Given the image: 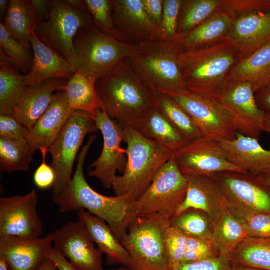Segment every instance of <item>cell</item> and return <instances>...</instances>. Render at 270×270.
I'll list each match as a JSON object with an SVG mask.
<instances>
[{"mask_svg":"<svg viewBox=\"0 0 270 270\" xmlns=\"http://www.w3.org/2000/svg\"><path fill=\"white\" fill-rule=\"evenodd\" d=\"M210 176L218 185L227 209L242 222L258 214H270V190L258 176L236 172Z\"/></svg>","mask_w":270,"mask_h":270,"instance_id":"9","label":"cell"},{"mask_svg":"<svg viewBox=\"0 0 270 270\" xmlns=\"http://www.w3.org/2000/svg\"><path fill=\"white\" fill-rule=\"evenodd\" d=\"M170 220L138 216L120 241L130 258L133 270H172L166 254L164 234Z\"/></svg>","mask_w":270,"mask_h":270,"instance_id":"6","label":"cell"},{"mask_svg":"<svg viewBox=\"0 0 270 270\" xmlns=\"http://www.w3.org/2000/svg\"><path fill=\"white\" fill-rule=\"evenodd\" d=\"M155 96L157 108L184 138L191 142L202 137L191 117L172 98L164 94Z\"/></svg>","mask_w":270,"mask_h":270,"instance_id":"34","label":"cell"},{"mask_svg":"<svg viewBox=\"0 0 270 270\" xmlns=\"http://www.w3.org/2000/svg\"><path fill=\"white\" fill-rule=\"evenodd\" d=\"M98 130L94 117L90 114L80 110L72 114L48 148L52 157V166L56 174L53 195L60 192L70 181L74 162L85 137Z\"/></svg>","mask_w":270,"mask_h":270,"instance_id":"10","label":"cell"},{"mask_svg":"<svg viewBox=\"0 0 270 270\" xmlns=\"http://www.w3.org/2000/svg\"><path fill=\"white\" fill-rule=\"evenodd\" d=\"M52 233L54 248L79 270H104L102 254L84 224L70 222Z\"/></svg>","mask_w":270,"mask_h":270,"instance_id":"17","label":"cell"},{"mask_svg":"<svg viewBox=\"0 0 270 270\" xmlns=\"http://www.w3.org/2000/svg\"><path fill=\"white\" fill-rule=\"evenodd\" d=\"M220 5L216 0L190 1L184 12L179 32L188 33L210 16Z\"/></svg>","mask_w":270,"mask_h":270,"instance_id":"39","label":"cell"},{"mask_svg":"<svg viewBox=\"0 0 270 270\" xmlns=\"http://www.w3.org/2000/svg\"><path fill=\"white\" fill-rule=\"evenodd\" d=\"M30 2L40 22L48 20L50 16V0H30Z\"/></svg>","mask_w":270,"mask_h":270,"instance_id":"49","label":"cell"},{"mask_svg":"<svg viewBox=\"0 0 270 270\" xmlns=\"http://www.w3.org/2000/svg\"><path fill=\"white\" fill-rule=\"evenodd\" d=\"M244 223L228 209L212 222V238L220 256L228 257L247 238Z\"/></svg>","mask_w":270,"mask_h":270,"instance_id":"31","label":"cell"},{"mask_svg":"<svg viewBox=\"0 0 270 270\" xmlns=\"http://www.w3.org/2000/svg\"><path fill=\"white\" fill-rule=\"evenodd\" d=\"M38 196L32 190L24 195L0 198V237L38 238L44 226L37 212Z\"/></svg>","mask_w":270,"mask_h":270,"instance_id":"16","label":"cell"},{"mask_svg":"<svg viewBox=\"0 0 270 270\" xmlns=\"http://www.w3.org/2000/svg\"><path fill=\"white\" fill-rule=\"evenodd\" d=\"M112 270H132L130 267L126 266H122L120 268H118L116 269H114Z\"/></svg>","mask_w":270,"mask_h":270,"instance_id":"59","label":"cell"},{"mask_svg":"<svg viewBox=\"0 0 270 270\" xmlns=\"http://www.w3.org/2000/svg\"><path fill=\"white\" fill-rule=\"evenodd\" d=\"M171 225L188 237L211 238L212 221L205 212L196 209L188 210L174 216Z\"/></svg>","mask_w":270,"mask_h":270,"instance_id":"37","label":"cell"},{"mask_svg":"<svg viewBox=\"0 0 270 270\" xmlns=\"http://www.w3.org/2000/svg\"><path fill=\"white\" fill-rule=\"evenodd\" d=\"M243 223L248 237L270 238V214H258Z\"/></svg>","mask_w":270,"mask_h":270,"instance_id":"46","label":"cell"},{"mask_svg":"<svg viewBox=\"0 0 270 270\" xmlns=\"http://www.w3.org/2000/svg\"><path fill=\"white\" fill-rule=\"evenodd\" d=\"M30 130L12 115L0 114V138L28 142Z\"/></svg>","mask_w":270,"mask_h":270,"instance_id":"44","label":"cell"},{"mask_svg":"<svg viewBox=\"0 0 270 270\" xmlns=\"http://www.w3.org/2000/svg\"><path fill=\"white\" fill-rule=\"evenodd\" d=\"M184 176H210L224 172L247 174L232 164L218 140L202 137L172 154Z\"/></svg>","mask_w":270,"mask_h":270,"instance_id":"15","label":"cell"},{"mask_svg":"<svg viewBox=\"0 0 270 270\" xmlns=\"http://www.w3.org/2000/svg\"><path fill=\"white\" fill-rule=\"evenodd\" d=\"M232 22L228 14H218L195 30L186 33L182 44L187 48H194L200 45L214 40L230 29Z\"/></svg>","mask_w":270,"mask_h":270,"instance_id":"36","label":"cell"},{"mask_svg":"<svg viewBox=\"0 0 270 270\" xmlns=\"http://www.w3.org/2000/svg\"><path fill=\"white\" fill-rule=\"evenodd\" d=\"M218 141L228 160L235 166L255 176L270 174V150L264 149L258 140L237 132L232 140Z\"/></svg>","mask_w":270,"mask_h":270,"instance_id":"19","label":"cell"},{"mask_svg":"<svg viewBox=\"0 0 270 270\" xmlns=\"http://www.w3.org/2000/svg\"><path fill=\"white\" fill-rule=\"evenodd\" d=\"M77 216L86 226L98 249L106 255L108 265L130 266V258L128 251L104 220L84 209L77 211Z\"/></svg>","mask_w":270,"mask_h":270,"instance_id":"25","label":"cell"},{"mask_svg":"<svg viewBox=\"0 0 270 270\" xmlns=\"http://www.w3.org/2000/svg\"><path fill=\"white\" fill-rule=\"evenodd\" d=\"M142 2L148 14L160 29L163 16V0H142Z\"/></svg>","mask_w":270,"mask_h":270,"instance_id":"48","label":"cell"},{"mask_svg":"<svg viewBox=\"0 0 270 270\" xmlns=\"http://www.w3.org/2000/svg\"><path fill=\"white\" fill-rule=\"evenodd\" d=\"M31 46L34 52L30 72L24 76L26 86H36L51 78L70 80L75 73L70 62L44 44L32 33Z\"/></svg>","mask_w":270,"mask_h":270,"instance_id":"21","label":"cell"},{"mask_svg":"<svg viewBox=\"0 0 270 270\" xmlns=\"http://www.w3.org/2000/svg\"><path fill=\"white\" fill-rule=\"evenodd\" d=\"M87 10L74 8L64 0H50V18L40 22L35 30L44 44L70 64L74 58L73 44L76 34L81 28L93 24Z\"/></svg>","mask_w":270,"mask_h":270,"instance_id":"11","label":"cell"},{"mask_svg":"<svg viewBox=\"0 0 270 270\" xmlns=\"http://www.w3.org/2000/svg\"><path fill=\"white\" fill-rule=\"evenodd\" d=\"M53 248L51 232L38 238L0 237V258L9 270H38L50 260Z\"/></svg>","mask_w":270,"mask_h":270,"instance_id":"18","label":"cell"},{"mask_svg":"<svg viewBox=\"0 0 270 270\" xmlns=\"http://www.w3.org/2000/svg\"><path fill=\"white\" fill-rule=\"evenodd\" d=\"M94 118L102 134L104 146L99 157L90 166L88 176L99 180L104 188H110L116 172H124L126 164V150L121 148L124 128L100 108L96 110Z\"/></svg>","mask_w":270,"mask_h":270,"instance_id":"14","label":"cell"},{"mask_svg":"<svg viewBox=\"0 0 270 270\" xmlns=\"http://www.w3.org/2000/svg\"><path fill=\"white\" fill-rule=\"evenodd\" d=\"M230 34L234 45L248 56L270 42V10L250 11L232 24Z\"/></svg>","mask_w":270,"mask_h":270,"instance_id":"24","label":"cell"},{"mask_svg":"<svg viewBox=\"0 0 270 270\" xmlns=\"http://www.w3.org/2000/svg\"><path fill=\"white\" fill-rule=\"evenodd\" d=\"M232 264L270 270V238L248 237L231 254Z\"/></svg>","mask_w":270,"mask_h":270,"instance_id":"33","label":"cell"},{"mask_svg":"<svg viewBox=\"0 0 270 270\" xmlns=\"http://www.w3.org/2000/svg\"><path fill=\"white\" fill-rule=\"evenodd\" d=\"M232 264L230 258L218 257L188 264H180L172 270H231Z\"/></svg>","mask_w":270,"mask_h":270,"instance_id":"47","label":"cell"},{"mask_svg":"<svg viewBox=\"0 0 270 270\" xmlns=\"http://www.w3.org/2000/svg\"><path fill=\"white\" fill-rule=\"evenodd\" d=\"M183 1L163 0V16L160 28L162 40L170 42L176 38L178 14Z\"/></svg>","mask_w":270,"mask_h":270,"instance_id":"43","label":"cell"},{"mask_svg":"<svg viewBox=\"0 0 270 270\" xmlns=\"http://www.w3.org/2000/svg\"><path fill=\"white\" fill-rule=\"evenodd\" d=\"M258 177L261 181L270 190V174L264 176H258Z\"/></svg>","mask_w":270,"mask_h":270,"instance_id":"57","label":"cell"},{"mask_svg":"<svg viewBox=\"0 0 270 270\" xmlns=\"http://www.w3.org/2000/svg\"><path fill=\"white\" fill-rule=\"evenodd\" d=\"M124 61L98 80L96 88L100 109L124 128L139 130L144 116L156 106V96Z\"/></svg>","mask_w":270,"mask_h":270,"instance_id":"2","label":"cell"},{"mask_svg":"<svg viewBox=\"0 0 270 270\" xmlns=\"http://www.w3.org/2000/svg\"><path fill=\"white\" fill-rule=\"evenodd\" d=\"M259 108L265 114L270 113V84L255 93Z\"/></svg>","mask_w":270,"mask_h":270,"instance_id":"50","label":"cell"},{"mask_svg":"<svg viewBox=\"0 0 270 270\" xmlns=\"http://www.w3.org/2000/svg\"><path fill=\"white\" fill-rule=\"evenodd\" d=\"M203 50L190 49L178 52L182 76L186 89L212 96L222 84V78L234 63L232 48L216 46Z\"/></svg>","mask_w":270,"mask_h":270,"instance_id":"8","label":"cell"},{"mask_svg":"<svg viewBox=\"0 0 270 270\" xmlns=\"http://www.w3.org/2000/svg\"><path fill=\"white\" fill-rule=\"evenodd\" d=\"M86 8L94 22L101 31L116 38V34L111 16L112 1L108 0H85Z\"/></svg>","mask_w":270,"mask_h":270,"instance_id":"42","label":"cell"},{"mask_svg":"<svg viewBox=\"0 0 270 270\" xmlns=\"http://www.w3.org/2000/svg\"><path fill=\"white\" fill-rule=\"evenodd\" d=\"M42 156V162L37 168L34 175V181L36 186L40 189L46 190L53 186L56 180V174L52 166L46 163V156L48 148H40Z\"/></svg>","mask_w":270,"mask_h":270,"instance_id":"45","label":"cell"},{"mask_svg":"<svg viewBox=\"0 0 270 270\" xmlns=\"http://www.w3.org/2000/svg\"><path fill=\"white\" fill-rule=\"evenodd\" d=\"M0 270H9L5 261L0 258Z\"/></svg>","mask_w":270,"mask_h":270,"instance_id":"58","label":"cell"},{"mask_svg":"<svg viewBox=\"0 0 270 270\" xmlns=\"http://www.w3.org/2000/svg\"><path fill=\"white\" fill-rule=\"evenodd\" d=\"M38 270H58L56 264L50 260H47Z\"/></svg>","mask_w":270,"mask_h":270,"instance_id":"55","label":"cell"},{"mask_svg":"<svg viewBox=\"0 0 270 270\" xmlns=\"http://www.w3.org/2000/svg\"><path fill=\"white\" fill-rule=\"evenodd\" d=\"M26 86L22 75L0 50V114L12 115Z\"/></svg>","mask_w":270,"mask_h":270,"instance_id":"32","label":"cell"},{"mask_svg":"<svg viewBox=\"0 0 270 270\" xmlns=\"http://www.w3.org/2000/svg\"><path fill=\"white\" fill-rule=\"evenodd\" d=\"M10 0H0V18L2 20L6 16Z\"/></svg>","mask_w":270,"mask_h":270,"instance_id":"53","label":"cell"},{"mask_svg":"<svg viewBox=\"0 0 270 270\" xmlns=\"http://www.w3.org/2000/svg\"><path fill=\"white\" fill-rule=\"evenodd\" d=\"M138 131L172 153L190 142L176 130L156 106L144 116Z\"/></svg>","mask_w":270,"mask_h":270,"instance_id":"29","label":"cell"},{"mask_svg":"<svg viewBox=\"0 0 270 270\" xmlns=\"http://www.w3.org/2000/svg\"><path fill=\"white\" fill-rule=\"evenodd\" d=\"M187 188V178L180 171L172 154L158 171L148 188L136 200L135 216L170 220L184 202Z\"/></svg>","mask_w":270,"mask_h":270,"instance_id":"7","label":"cell"},{"mask_svg":"<svg viewBox=\"0 0 270 270\" xmlns=\"http://www.w3.org/2000/svg\"><path fill=\"white\" fill-rule=\"evenodd\" d=\"M0 50L8 60L17 69L28 74L30 71L32 58L30 48L23 46L0 22Z\"/></svg>","mask_w":270,"mask_h":270,"instance_id":"38","label":"cell"},{"mask_svg":"<svg viewBox=\"0 0 270 270\" xmlns=\"http://www.w3.org/2000/svg\"><path fill=\"white\" fill-rule=\"evenodd\" d=\"M128 59L132 70L154 95L186 88L177 52L170 42H141Z\"/></svg>","mask_w":270,"mask_h":270,"instance_id":"5","label":"cell"},{"mask_svg":"<svg viewBox=\"0 0 270 270\" xmlns=\"http://www.w3.org/2000/svg\"><path fill=\"white\" fill-rule=\"evenodd\" d=\"M262 132H265L270 135V113H266L262 124Z\"/></svg>","mask_w":270,"mask_h":270,"instance_id":"54","label":"cell"},{"mask_svg":"<svg viewBox=\"0 0 270 270\" xmlns=\"http://www.w3.org/2000/svg\"><path fill=\"white\" fill-rule=\"evenodd\" d=\"M74 112L62 92H56L46 110L30 130L28 143L33 150L49 148Z\"/></svg>","mask_w":270,"mask_h":270,"instance_id":"23","label":"cell"},{"mask_svg":"<svg viewBox=\"0 0 270 270\" xmlns=\"http://www.w3.org/2000/svg\"><path fill=\"white\" fill-rule=\"evenodd\" d=\"M188 188L185 200L175 216L191 208L201 210L216 220L226 210L222 194L210 176H185Z\"/></svg>","mask_w":270,"mask_h":270,"instance_id":"20","label":"cell"},{"mask_svg":"<svg viewBox=\"0 0 270 270\" xmlns=\"http://www.w3.org/2000/svg\"><path fill=\"white\" fill-rule=\"evenodd\" d=\"M66 4L71 7L80 10H87L84 0H64Z\"/></svg>","mask_w":270,"mask_h":270,"instance_id":"52","label":"cell"},{"mask_svg":"<svg viewBox=\"0 0 270 270\" xmlns=\"http://www.w3.org/2000/svg\"><path fill=\"white\" fill-rule=\"evenodd\" d=\"M188 237L171 224L164 234V245L172 268L181 264L186 252Z\"/></svg>","mask_w":270,"mask_h":270,"instance_id":"40","label":"cell"},{"mask_svg":"<svg viewBox=\"0 0 270 270\" xmlns=\"http://www.w3.org/2000/svg\"><path fill=\"white\" fill-rule=\"evenodd\" d=\"M112 6L117 23L148 41L161 39L160 29L148 14L142 0H113Z\"/></svg>","mask_w":270,"mask_h":270,"instance_id":"26","label":"cell"},{"mask_svg":"<svg viewBox=\"0 0 270 270\" xmlns=\"http://www.w3.org/2000/svg\"><path fill=\"white\" fill-rule=\"evenodd\" d=\"M62 92L68 104L74 112L83 111L94 117L96 110L101 108L96 82L80 72L74 73Z\"/></svg>","mask_w":270,"mask_h":270,"instance_id":"30","label":"cell"},{"mask_svg":"<svg viewBox=\"0 0 270 270\" xmlns=\"http://www.w3.org/2000/svg\"><path fill=\"white\" fill-rule=\"evenodd\" d=\"M220 256L211 238L188 237L186 252L181 264L213 258Z\"/></svg>","mask_w":270,"mask_h":270,"instance_id":"41","label":"cell"},{"mask_svg":"<svg viewBox=\"0 0 270 270\" xmlns=\"http://www.w3.org/2000/svg\"><path fill=\"white\" fill-rule=\"evenodd\" d=\"M34 153L28 142L0 138V172L28 171Z\"/></svg>","mask_w":270,"mask_h":270,"instance_id":"35","label":"cell"},{"mask_svg":"<svg viewBox=\"0 0 270 270\" xmlns=\"http://www.w3.org/2000/svg\"><path fill=\"white\" fill-rule=\"evenodd\" d=\"M231 270H264L260 268L232 264Z\"/></svg>","mask_w":270,"mask_h":270,"instance_id":"56","label":"cell"},{"mask_svg":"<svg viewBox=\"0 0 270 270\" xmlns=\"http://www.w3.org/2000/svg\"><path fill=\"white\" fill-rule=\"evenodd\" d=\"M211 96L229 114L238 132L259 140L265 113L258 106L250 83L228 81Z\"/></svg>","mask_w":270,"mask_h":270,"instance_id":"13","label":"cell"},{"mask_svg":"<svg viewBox=\"0 0 270 270\" xmlns=\"http://www.w3.org/2000/svg\"><path fill=\"white\" fill-rule=\"evenodd\" d=\"M228 81L250 83L256 93L270 84V42L262 46L232 69Z\"/></svg>","mask_w":270,"mask_h":270,"instance_id":"27","label":"cell"},{"mask_svg":"<svg viewBox=\"0 0 270 270\" xmlns=\"http://www.w3.org/2000/svg\"><path fill=\"white\" fill-rule=\"evenodd\" d=\"M73 44L71 65L75 72L96 82L131 57L137 46L120 41L99 30L93 24L80 29Z\"/></svg>","mask_w":270,"mask_h":270,"instance_id":"4","label":"cell"},{"mask_svg":"<svg viewBox=\"0 0 270 270\" xmlns=\"http://www.w3.org/2000/svg\"><path fill=\"white\" fill-rule=\"evenodd\" d=\"M160 94L170 97L189 114L202 137L217 140L235 138L238 132L231 118L212 96L186 88Z\"/></svg>","mask_w":270,"mask_h":270,"instance_id":"12","label":"cell"},{"mask_svg":"<svg viewBox=\"0 0 270 270\" xmlns=\"http://www.w3.org/2000/svg\"><path fill=\"white\" fill-rule=\"evenodd\" d=\"M50 259L56 264L58 270H79L54 248Z\"/></svg>","mask_w":270,"mask_h":270,"instance_id":"51","label":"cell"},{"mask_svg":"<svg viewBox=\"0 0 270 270\" xmlns=\"http://www.w3.org/2000/svg\"><path fill=\"white\" fill-rule=\"evenodd\" d=\"M127 162L112 188L116 196L130 195L136 200L148 188L160 168L172 153L132 128H124Z\"/></svg>","mask_w":270,"mask_h":270,"instance_id":"3","label":"cell"},{"mask_svg":"<svg viewBox=\"0 0 270 270\" xmlns=\"http://www.w3.org/2000/svg\"><path fill=\"white\" fill-rule=\"evenodd\" d=\"M90 136L78 156L74 175L66 186L52 200L62 212L84 209L104 220L121 241L129 226L135 219L136 200L130 195L108 196L94 190L88 184L84 172L87 154L96 138Z\"/></svg>","mask_w":270,"mask_h":270,"instance_id":"1","label":"cell"},{"mask_svg":"<svg viewBox=\"0 0 270 270\" xmlns=\"http://www.w3.org/2000/svg\"><path fill=\"white\" fill-rule=\"evenodd\" d=\"M40 22L30 0H10L3 23L10 34L30 48L32 33Z\"/></svg>","mask_w":270,"mask_h":270,"instance_id":"28","label":"cell"},{"mask_svg":"<svg viewBox=\"0 0 270 270\" xmlns=\"http://www.w3.org/2000/svg\"><path fill=\"white\" fill-rule=\"evenodd\" d=\"M66 82L64 79L51 78L38 85L26 86L13 116L30 130L48 108L54 94L62 91Z\"/></svg>","mask_w":270,"mask_h":270,"instance_id":"22","label":"cell"}]
</instances>
